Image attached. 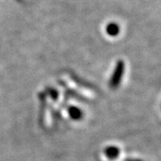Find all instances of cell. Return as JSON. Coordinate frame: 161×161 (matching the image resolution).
<instances>
[{"mask_svg": "<svg viewBox=\"0 0 161 161\" xmlns=\"http://www.w3.org/2000/svg\"><path fill=\"white\" fill-rule=\"evenodd\" d=\"M124 72H125V63H124V61L119 60L116 64L114 74L112 75V78L110 80V85L112 88H116L119 85L121 79L124 75Z\"/></svg>", "mask_w": 161, "mask_h": 161, "instance_id": "1", "label": "cell"}, {"mask_svg": "<svg viewBox=\"0 0 161 161\" xmlns=\"http://www.w3.org/2000/svg\"><path fill=\"white\" fill-rule=\"evenodd\" d=\"M106 31L111 37H115V36H117V35L119 34V32H120V27H119V25L117 23H111L107 25Z\"/></svg>", "mask_w": 161, "mask_h": 161, "instance_id": "2", "label": "cell"}, {"mask_svg": "<svg viewBox=\"0 0 161 161\" xmlns=\"http://www.w3.org/2000/svg\"><path fill=\"white\" fill-rule=\"evenodd\" d=\"M105 153H106V155L108 156L109 158L113 159V158H116L118 157L119 153H120V150H119V149L117 147L111 146V147H108V148L106 149Z\"/></svg>", "mask_w": 161, "mask_h": 161, "instance_id": "3", "label": "cell"}, {"mask_svg": "<svg viewBox=\"0 0 161 161\" xmlns=\"http://www.w3.org/2000/svg\"><path fill=\"white\" fill-rule=\"evenodd\" d=\"M70 115L75 119H78L81 116V112L80 109H78L76 108H70Z\"/></svg>", "mask_w": 161, "mask_h": 161, "instance_id": "4", "label": "cell"}]
</instances>
